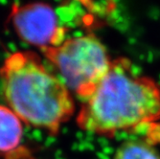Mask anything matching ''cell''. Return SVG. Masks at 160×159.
I'll return each mask as SVG.
<instances>
[{
	"mask_svg": "<svg viewBox=\"0 0 160 159\" xmlns=\"http://www.w3.org/2000/svg\"><path fill=\"white\" fill-rule=\"evenodd\" d=\"M160 118V86L139 75L127 62L112 64L90 95L82 101L76 122L81 129L111 136Z\"/></svg>",
	"mask_w": 160,
	"mask_h": 159,
	"instance_id": "obj_1",
	"label": "cell"
},
{
	"mask_svg": "<svg viewBox=\"0 0 160 159\" xmlns=\"http://www.w3.org/2000/svg\"><path fill=\"white\" fill-rule=\"evenodd\" d=\"M0 79L8 107L23 123L56 135L73 116L71 91L35 52L8 56L0 68Z\"/></svg>",
	"mask_w": 160,
	"mask_h": 159,
	"instance_id": "obj_2",
	"label": "cell"
},
{
	"mask_svg": "<svg viewBox=\"0 0 160 159\" xmlns=\"http://www.w3.org/2000/svg\"><path fill=\"white\" fill-rule=\"evenodd\" d=\"M42 53L71 93L82 101L90 95L113 62L106 46L92 34L66 38Z\"/></svg>",
	"mask_w": 160,
	"mask_h": 159,
	"instance_id": "obj_3",
	"label": "cell"
},
{
	"mask_svg": "<svg viewBox=\"0 0 160 159\" xmlns=\"http://www.w3.org/2000/svg\"><path fill=\"white\" fill-rule=\"evenodd\" d=\"M10 22L22 41L41 51L60 45L66 39V29L54 9L45 3L14 4Z\"/></svg>",
	"mask_w": 160,
	"mask_h": 159,
	"instance_id": "obj_4",
	"label": "cell"
},
{
	"mask_svg": "<svg viewBox=\"0 0 160 159\" xmlns=\"http://www.w3.org/2000/svg\"><path fill=\"white\" fill-rule=\"evenodd\" d=\"M23 122L9 107L0 105V153L8 156L20 150Z\"/></svg>",
	"mask_w": 160,
	"mask_h": 159,
	"instance_id": "obj_5",
	"label": "cell"
},
{
	"mask_svg": "<svg viewBox=\"0 0 160 159\" xmlns=\"http://www.w3.org/2000/svg\"><path fill=\"white\" fill-rule=\"evenodd\" d=\"M113 159H160V154L146 142L127 141L115 152Z\"/></svg>",
	"mask_w": 160,
	"mask_h": 159,
	"instance_id": "obj_6",
	"label": "cell"
},
{
	"mask_svg": "<svg viewBox=\"0 0 160 159\" xmlns=\"http://www.w3.org/2000/svg\"><path fill=\"white\" fill-rule=\"evenodd\" d=\"M8 159H38V158H35L33 155H31L30 153L24 151L23 149H20L17 152L9 155Z\"/></svg>",
	"mask_w": 160,
	"mask_h": 159,
	"instance_id": "obj_7",
	"label": "cell"
}]
</instances>
